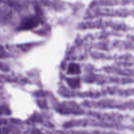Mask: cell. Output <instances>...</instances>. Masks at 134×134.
Listing matches in <instances>:
<instances>
[{"instance_id": "obj_1", "label": "cell", "mask_w": 134, "mask_h": 134, "mask_svg": "<svg viewBox=\"0 0 134 134\" xmlns=\"http://www.w3.org/2000/svg\"><path fill=\"white\" fill-rule=\"evenodd\" d=\"M38 23H39V20L37 18H30L24 20V23H23V29H30V28H34L38 24Z\"/></svg>"}]
</instances>
